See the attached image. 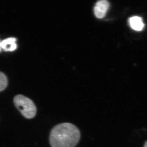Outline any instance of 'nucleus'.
Masks as SVG:
<instances>
[{
	"label": "nucleus",
	"instance_id": "obj_7",
	"mask_svg": "<svg viewBox=\"0 0 147 147\" xmlns=\"http://www.w3.org/2000/svg\"><path fill=\"white\" fill-rule=\"evenodd\" d=\"M144 147H147V141L145 143Z\"/></svg>",
	"mask_w": 147,
	"mask_h": 147
},
{
	"label": "nucleus",
	"instance_id": "obj_6",
	"mask_svg": "<svg viewBox=\"0 0 147 147\" xmlns=\"http://www.w3.org/2000/svg\"><path fill=\"white\" fill-rule=\"evenodd\" d=\"M8 81L7 77L3 72H0V92L4 90L7 87Z\"/></svg>",
	"mask_w": 147,
	"mask_h": 147
},
{
	"label": "nucleus",
	"instance_id": "obj_4",
	"mask_svg": "<svg viewBox=\"0 0 147 147\" xmlns=\"http://www.w3.org/2000/svg\"><path fill=\"white\" fill-rule=\"evenodd\" d=\"M16 39L15 38H9L1 42V49L6 51H13L17 48Z\"/></svg>",
	"mask_w": 147,
	"mask_h": 147
},
{
	"label": "nucleus",
	"instance_id": "obj_5",
	"mask_svg": "<svg viewBox=\"0 0 147 147\" xmlns=\"http://www.w3.org/2000/svg\"><path fill=\"white\" fill-rule=\"evenodd\" d=\"M129 21L131 28L135 31H142L144 29V24L140 17H132L129 18Z\"/></svg>",
	"mask_w": 147,
	"mask_h": 147
},
{
	"label": "nucleus",
	"instance_id": "obj_2",
	"mask_svg": "<svg viewBox=\"0 0 147 147\" xmlns=\"http://www.w3.org/2000/svg\"><path fill=\"white\" fill-rule=\"evenodd\" d=\"M16 107L25 118L32 119L36 114V106L29 98L22 95H18L14 98Z\"/></svg>",
	"mask_w": 147,
	"mask_h": 147
},
{
	"label": "nucleus",
	"instance_id": "obj_8",
	"mask_svg": "<svg viewBox=\"0 0 147 147\" xmlns=\"http://www.w3.org/2000/svg\"><path fill=\"white\" fill-rule=\"evenodd\" d=\"M1 42H0V51H1Z\"/></svg>",
	"mask_w": 147,
	"mask_h": 147
},
{
	"label": "nucleus",
	"instance_id": "obj_3",
	"mask_svg": "<svg viewBox=\"0 0 147 147\" xmlns=\"http://www.w3.org/2000/svg\"><path fill=\"white\" fill-rule=\"evenodd\" d=\"M110 3L106 0H101L96 3L94 8L95 16L98 19H102L105 16Z\"/></svg>",
	"mask_w": 147,
	"mask_h": 147
},
{
	"label": "nucleus",
	"instance_id": "obj_1",
	"mask_svg": "<svg viewBox=\"0 0 147 147\" xmlns=\"http://www.w3.org/2000/svg\"><path fill=\"white\" fill-rule=\"evenodd\" d=\"M79 129L69 123L56 125L51 129L50 143L51 147H75L80 139Z\"/></svg>",
	"mask_w": 147,
	"mask_h": 147
}]
</instances>
